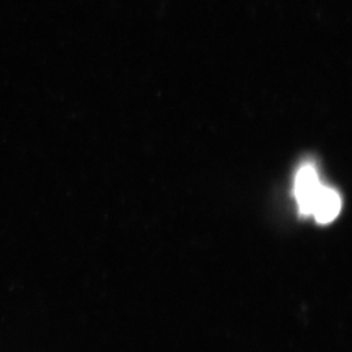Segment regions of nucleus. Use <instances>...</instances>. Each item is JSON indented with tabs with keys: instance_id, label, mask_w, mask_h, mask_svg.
Masks as SVG:
<instances>
[{
	"instance_id": "nucleus-1",
	"label": "nucleus",
	"mask_w": 352,
	"mask_h": 352,
	"mask_svg": "<svg viewBox=\"0 0 352 352\" xmlns=\"http://www.w3.org/2000/svg\"><path fill=\"white\" fill-rule=\"evenodd\" d=\"M322 187L314 164H302L295 177V197L302 215H311L316 197Z\"/></svg>"
},
{
	"instance_id": "nucleus-2",
	"label": "nucleus",
	"mask_w": 352,
	"mask_h": 352,
	"mask_svg": "<svg viewBox=\"0 0 352 352\" xmlns=\"http://www.w3.org/2000/svg\"><path fill=\"white\" fill-rule=\"evenodd\" d=\"M340 208H342V200H340V193L334 189L322 186L316 197L311 215L315 217L318 223L325 225L329 222H333L338 217Z\"/></svg>"
}]
</instances>
